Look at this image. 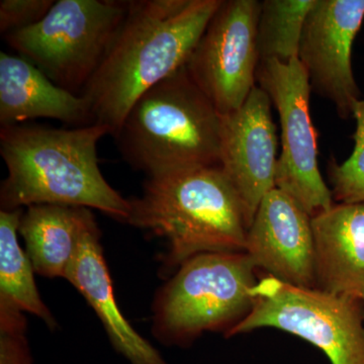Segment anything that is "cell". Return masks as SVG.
Masks as SVG:
<instances>
[{
  "mask_svg": "<svg viewBox=\"0 0 364 364\" xmlns=\"http://www.w3.org/2000/svg\"><path fill=\"white\" fill-rule=\"evenodd\" d=\"M222 0H132L102 63L81 91L93 123L114 136L144 92L179 70Z\"/></svg>",
  "mask_w": 364,
  "mask_h": 364,
  "instance_id": "1",
  "label": "cell"
},
{
  "mask_svg": "<svg viewBox=\"0 0 364 364\" xmlns=\"http://www.w3.org/2000/svg\"><path fill=\"white\" fill-rule=\"evenodd\" d=\"M102 124L57 129L42 124L0 128V154L7 177L0 188L1 210L35 205L97 208L127 223L130 200L107 181L98 166Z\"/></svg>",
  "mask_w": 364,
  "mask_h": 364,
  "instance_id": "2",
  "label": "cell"
},
{
  "mask_svg": "<svg viewBox=\"0 0 364 364\" xmlns=\"http://www.w3.org/2000/svg\"><path fill=\"white\" fill-rule=\"evenodd\" d=\"M129 200L127 223L167 241L165 274L200 254L245 252V214L220 166L149 177L142 195Z\"/></svg>",
  "mask_w": 364,
  "mask_h": 364,
  "instance_id": "3",
  "label": "cell"
},
{
  "mask_svg": "<svg viewBox=\"0 0 364 364\" xmlns=\"http://www.w3.org/2000/svg\"><path fill=\"white\" fill-rule=\"evenodd\" d=\"M223 116L186 66L144 92L114 135L124 161L156 177L220 166Z\"/></svg>",
  "mask_w": 364,
  "mask_h": 364,
  "instance_id": "4",
  "label": "cell"
},
{
  "mask_svg": "<svg viewBox=\"0 0 364 364\" xmlns=\"http://www.w3.org/2000/svg\"><path fill=\"white\" fill-rule=\"evenodd\" d=\"M256 270L246 252L203 253L186 261L155 296V338L186 347L205 332L226 336L250 313Z\"/></svg>",
  "mask_w": 364,
  "mask_h": 364,
  "instance_id": "5",
  "label": "cell"
},
{
  "mask_svg": "<svg viewBox=\"0 0 364 364\" xmlns=\"http://www.w3.org/2000/svg\"><path fill=\"white\" fill-rule=\"evenodd\" d=\"M128 9L119 0H59L7 44L57 85L80 95L97 70Z\"/></svg>",
  "mask_w": 364,
  "mask_h": 364,
  "instance_id": "6",
  "label": "cell"
},
{
  "mask_svg": "<svg viewBox=\"0 0 364 364\" xmlns=\"http://www.w3.org/2000/svg\"><path fill=\"white\" fill-rule=\"evenodd\" d=\"M251 294L250 313L226 337L274 328L315 345L331 364H364L363 301L291 286L270 275L258 279Z\"/></svg>",
  "mask_w": 364,
  "mask_h": 364,
  "instance_id": "7",
  "label": "cell"
},
{
  "mask_svg": "<svg viewBox=\"0 0 364 364\" xmlns=\"http://www.w3.org/2000/svg\"><path fill=\"white\" fill-rule=\"evenodd\" d=\"M256 80L279 116L282 153L275 188L291 196L311 218L326 212L334 205V198L318 170L308 74L299 58L289 63L272 60L260 62Z\"/></svg>",
  "mask_w": 364,
  "mask_h": 364,
  "instance_id": "8",
  "label": "cell"
},
{
  "mask_svg": "<svg viewBox=\"0 0 364 364\" xmlns=\"http://www.w3.org/2000/svg\"><path fill=\"white\" fill-rule=\"evenodd\" d=\"M260 1L222 0L186 63L221 116L240 109L256 86Z\"/></svg>",
  "mask_w": 364,
  "mask_h": 364,
  "instance_id": "9",
  "label": "cell"
},
{
  "mask_svg": "<svg viewBox=\"0 0 364 364\" xmlns=\"http://www.w3.org/2000/svg\"><path fill=\"white\" fill-rule=\"evenodd\" d=\"M364 21V0H316L304 26L299 60L311 90L331 102L340 119L360 100L352 48Z\"/></svg>",
  "mask_w": 364,
  "mask_h": 364,
  "instance_id": "10",
  "label": "cell"
},
{
  "mask_svg": "<svg viewBox=\"0 0 364 364\" xmlns=\"http://www.w3.org/2000/svg\"><path fill=\"white\" fill-rule=\"evenodd\" d=\"M272 100L256 85L240 109L223 116L221 167L243 207L248 228L275 188L277 136Z\"/></svg>",
  "mask_w": 364,
  "mask_h": 364,
  "instance_id": "11",
  "label": "cell"
},
{
  "mask_svg": "<svg viewBox=\"0 0 364 364\" xmlns=\"http://www.w3.org/2000/svg\"><path fill=\"white\" fill-rule=\"evenodd\" d=\"M245 252L267 275L291 286L316 289L312 218L279 189L273 188L258 207Z\"/></svg>",
  "mask_w": 364,
  "mask_h": 364,
  "instance_id": "12",
  "label": "cell"
},
{
  "mask_svg": "<svg viewBox=\"0 0 364 364\" xmlns=\"http://www.w3.org/2000/svg\"><path fill=\"white\" fill-rule=\"evenodd\" d=\"M65 279L97 313L117 353L131 364H168L160 352L132 327L117 306L95 215L86 225Z\"/></svg>",
  "mask_w": 364,
  "mask_h": 364,
  "instance_id": "13",
  "label": "cell"
},
{
  "mask_svg": "<svg viewBox=\"0 0 364 364\" xmlns=\"http://www.w3.org/2000/svg\"><path fill=\"white\" fill-rule=\"evenodd\" d=\"M316 289L364 299V203H337L312 218Z\"/></svg>",
  "mask_w": 364,
  "mask_h": 364,
  "instance_id": "14",
  "label": "cell"
},
{
  "mask_svg": "<svg viewBox=\"0 0 364 364\" xmlns=\"http://www.w3.org/2000/svg\"><path fill=\"white\" fill-rule=\"evenodd\" d=\"M40 117L77 127L95 124L83 97L57 85L23 57L0 53V124Z\"/></svg>",
  "mask_w": 364,
  "mask_h": 364,
  "instance_id": "15",
  "label": "cell"
},
{
  "mask_svg": "<svg viewBox=\"0 0 364 364\" xmlns=\"http://www.w3.org/2000/svg\"><path fill=\"white\" fill-rule=\"evenodd\" d=\"M93 217L90 208L61 205L26 208L18 233L33 269L42 277L65 279L79 248L86 225Z\"/></svg>",
  "mask_w": 364,
  "mask_h": 364,
  "instance_id": "16",
  "label": "cell"
},
{
  "mask_svg": "<svg viewBox=\"0 0 364 364\" xmlns=\"http://www.w3.org/2000/svg\"><path fill=\"white\" fill-rule=\"evenodd\" d=\"M23 210L0 212V298L7 299L23 312L42 318L51 330L57 322L41 299L32 262L18 244V227Z\"/></svg>",
  "mask_w": 364,
  "mask_h": 364,
  "instance_id": "17",
  "label": "cell"
},
{
  "mask_svg": "<svg viewBox=\"0 0 364 364\" xmlns=\"http://www.w3.org/2000/svg\"><path fill=\"white\" fill-rule=\"evenodd\" d=\"M316 0L261 1L257 26L260 62L289 63L299 58L304 26Z\"/></svg>",
  "mask_w": 364,
  "mask_h": 364,
  "instance_id": "18",
  "label": "cell"
},
{
  "mask_svg": "<svg viewBox=\"0 0 364 364\" xmlns=\"http://www.w3.org/2000/svg\"><path fill=\"white\" fill-rule=\"evenodd\" d=\"M356 122L354 148L348 159L328 165L333 198L338 203H364V100L356 102L353 114Z\"/></svg>",
  "mask_w": 364,
  "mask_h": 364,
  "instance_id": "19",
  "label": "cell"
},
{
  "mask_svg": "<svg viewBox=\"0 0 364 364\" xmlns=\"http://www.w3.org/2000/svg\"><path fill=\"white\" fill-rule=\"evenodd\" d=\"M23 311L0 298V364H33Z\"/></svg>",
  "mask_w": 364,
  "mask_h": 364,
  "instance_id": "20",
  "label": "cell"
},
{
  "mask_svg": "<svg viewBox=\"0 0 364 364\" xmlns=\"http://www.w3.org/2000/svg\"><path fill=\"white\" fill-rule=\"evenodd\" d=\"M54 4V0H1L0 33L6 36L36 25Z\"/></svg>",
  "mask_w": 364,
  "mask_h": 364,
  "instance_id": "21",
  "label": "cell"
},
{
  "mask_svg": "<svg viewBox=\"0 0 364 364\" xmlns=\"http://www.w3.org/2000/svg\"><path fill=\"white\" fill-rule=\"evenodd\" d=\"M363 305H364V299H363Z\"/></svg>",
  "mask_w": 364,
  "mask_h": 364,
  "instance_id": "22",
  "label": "cell"
}]
</instances>
